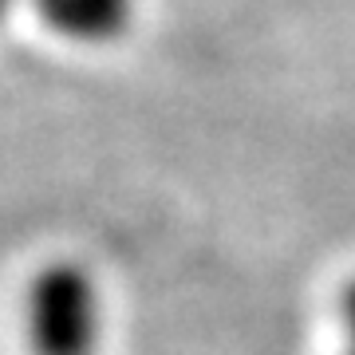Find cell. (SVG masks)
I'll list each match as a JSON object with an SVG mask.
<instances>
[{
  "label": "cell",
  "instance_id": "6da1fadb",
  "mask_svg": "<svg viewBox=\"0 0 355 355\" xmlns=\"http://www.w3.org/2000/svg\"><path fill=\"white\" fill-rule=\"evenodd\" d=\"M28 340L36 355H95L103 340V296L87 268L51 265L28 288Z\"/></svg>",
  "mask_w": 355,
  "mask_h": 355
},
{
  "label": "cell",
  "instance_id": "7a4b0ae2",
  "mask_svg": "<svg viewBox=\"0 0 355 355\" xmlns=\"http://www.w3.org/2000/svg\"><path fill=\"white\" fill-rule=\"evenodd\" d=\"M36 8L76 44H111L135 20V0H36Z\"/></svg>",
  "mask_w": 355,
  "mask_h": 355
},
{
  "label": "cell",
  "instance_id": "3957f363",
  "mask_svg": "<svg viewBox=\"0 0 355 355\" xmlns=\"http://www.w3.org/2000/svg\"><path fill=\"white\" fill-rule=\"evenodd\" d=\"M343 328H347L352 347H355V280H352V288L343 292Z\"/></svg>",
  "mask_w": 355,
  "mask_h": 355
},
{
  "label": "cell",
  "instance_id": "277c9868",
  "mask_svg": "<svg viewBox=\"0 0 355 355\" xmlns=\"http://www.w3.org/2000/svg\"><path fill=\"white\" fill-rule=\"evenodd\" d=\"M12 4H16V0H0V24L8 20V12H12Z\"/></svg>",
  "mask_w": 355,
  "mask_h": 355
},
{
  "label": "cell",
  "instance_id": "5b68a950",
  "mask_svg": "<svg viewBox=\"0 0 355 355\" xmlns=\"http://www.w3.org/2000/svg\"><path fill=\"white\" fill-rule=\"evenodd\" d=\"M347 355H355V347H352V352H347Z\"/></svg>",
  "mask_w": 355,
  "mask_h": 355
}]
</instances>
